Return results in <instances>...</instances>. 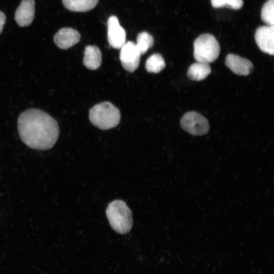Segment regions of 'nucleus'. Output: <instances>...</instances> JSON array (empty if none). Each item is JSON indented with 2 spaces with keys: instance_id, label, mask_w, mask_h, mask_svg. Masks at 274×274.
Masks as SVG:
<instances>
[{
  "instance_id": "nucleus-3",
  "label": "nucleus",
  "mask_w": 274,
  "mask_h": 274,
  "mask_svg": "<svg viewBox=\"0 0 274 274\" xmlns=\"http://www.w3.org/2000/svg\"><path fill=\"white\" fill-rule=\"evenodd\" d=\"M91 122L101 129H109L116 127L120 120L119 109L109 102L98 104L89 111Z\"/></svg>"
},
{
  "instance_id": "nucleus-18",
  "label": "nucleus",
  "mask_w": 274,
  "mask_h": 274,
  "mask_svg": "<svg viewBox=\"0 0 274 274\" xmlns=\"http://www.w3.org/2000/svg\"><path fill=\"white\" fill-rule=\"evenodd\" d=\"M212 6L216 8L225 6L232 9L237 10L243 5V0H211Z\"/></svg>"
},
{
  "instance_id": "nucleus-16",
  "label": "nucleus",
  "mask_w": 274,
  "mask_h": 274,
  "mask_svg": "<svg viewBox=\"0 0 274 274\" xmlns=\"http://www.w3.org/2000/svg\"><path fill=\"white\" fill-rule=\"evenodd\" d=\"M135 44L141 54H143L153 46L154 39L149 33L143 31L138 34Z\"/></svg>"
},
{
  "instance_id": "nucleus-10",
  "label": "nucleus",
  "mask_w": 274,
  "mask_h": 274,
  "mask_svg": "<svg viewBox=\"0 0 274 274\" xmlns=\"http://www.w3.org/2000/svg\"><path fill=\"white\" fill-rule=\"evenodd\" d=\"M80 40L79 32L72 28L65 27L59 30L54 36V42L59 48L67 49Z\"/></svg>"
},
{
  "instance_id": "nucleus-19",
  "label": "nucleus",
  "mask_w": 274,
  "mask_h": 274,
  "mask_svg": "<svg viewBox=\"0 0 274 274\" xmlns=\"http://www.w3.org/2000/svg\"><path fill=\"white\" fill-rule=\"evenodd\" d=\"M6 22V16L4 13L0 11V34L2 32Z\"/></svg>"
},
{
  "instance_id": "nucleus-11",
  "label": "nucleus",
  "mask_w": 274,
  "mask_h": 274,
  "mask_svg": "<svg viewBox=\"0 0 274 274\" xmlns=\"http://www.w3.org/2000/svg\"><path fill=\"white\" fill-rule=\"evenodd\" d=\"M35 14V1L22 0L17 8L15 19L20 26H26L33 21Z\"/></svg>"
},
{
  "instance_id": "nucleus-12",
  "label": "nucleus",
  "mask_w": 274,
  "mask_h": 274,
  "mask_svg": "<svg viewBox=\"0 0 274 274\" xmlns=\"http://www.w3.org/2000/svg\"><path fill=\"white\" fill-rule=\"evenodd\" d=\"M102 55L100 49L95 46L85 47L83 58V64L88 69L95 70L101 65Z\"/></svg>"
},
{
  "instance_id": "nucleus-17",
  "label": "nucleus",
  "mask_w": 274,
  "mask_h": 274,
  "mask_svg": "<svg viewBox=\"0 0 274 274\" xmlns=\"http://www.w3.org/2000/svg\"><path fill=\"white\" fill-rule=\"evenodd\" d=\"M261 18L267 25H274V0H268L263 6Z\"/></svg>"
},
{
  "instance_id": "nucleus-4",
  "label": "nucleus",
  "mask_w": 274,
  "mask_h": 274,
  "mask_svg": "<svg viewBox=\"0 0 274 274\" xmlns=\"http://www.w3.org/2000/svg\"><path fill=\"white\" fill-rule=\"evenodd\" d=\"M220 52L218 41L211 34L201 35L194 42L193 56L197 62H213L218 58Z\"/></svg>"
},
{
  "instance_id": "nucleus-15",
  "label": "nucleus",
  "mask_w": 274,
  "mask_h": 274,
  "mask_svg": "<svg viewBox=\"0 0 274 274\" xmlns=\"http://www.w3.org/2000/svg\"><path fill=\"white\" fill-rule=\"evenodd\" d=\"M165 66L164 60L158 53L153 54L147 60L145 68L148 72L158 73Z\"/></svg>"
},
{
  "instance_id": "nucleus-9",
  "label": "nucleus",
  "mask_w": 274,
  "mask_h": 274,
  "mask_svg": "<svg viewBox=\"0 0 274 274\" xmlns=\"http://www.w3.org/2000/svg\"><path fill=\"white\" fill-rule=\"evenodd\" d=\"M225 64L235 74L240 76L248 75L253 69L250 60L233 54L226 56Z\"/></svg>"
},
{
  "instance_id": "nucleus-13",
  "label": "nucleus",
  "mask_w": 274,
  "mask_h": 274,
  "mask_svg": "<svg viewBox=\"0 0 274 274\" xmlns=\"http://www.w3.org/2000/svg\"><path fill=\"white\" fill-rule=\"evenodd\" d=\"M209 63L197 62L191 64L187 71V76L191 80L199 81L204 80L211 73Z\"/></svg>"
},
{
  "instance_id": "nucleus-5",
  "label": "nucleus",
  "mask_w": 274,
  "mask_h": 274,
  "mask_svg": "<svg viewBox=\"0 0 274 274\" xmlns=\"http://www.w3.org/2000/svg\"><path fill=\"white\" fill-rule=\"evenodd\" d=\"M182 128L194 135H202L207 133L210 126L208 120L196 112H187L181 120Z\"/></svg>"
},
{
  "instance_id": "nucleus-7",
  "label": "nucleus",
  "mask_w": 274,
  "mask_h": 274,
  "mask_svg": "<svg viewBox=\"0 0 274 274\" xmlns=\"http://www.w3.org/2000/svg\"><path fill=\"white\" fill-rule=\"evenodd\" d=\"M107 39L110 46L115 49H120L126 42V31L120 25L117 17L110 16L107 22Z\"/></svg>"
},
{
  "instance_id": "nucleus-6",
  "label": "nucleus",
  "mask_w": 274,
  "mask_h": 274,
  "mask_svg": "<svg viewBox=\"0 0 274 274\" xmlns=\"http://www.w3.org/2000/svg\"><path fill=\"white\" fill-rule=\"evenodd\" d=\"M120 49V59L123 67L129 72H134L139 65L141 55L136 44L128 41Z\"/></svg>"
},
{
  "instance_id": "nucleus-1",
  "label": "nucleus",
  "mask_w": 274,
  "mask_h": 274,
  "mask_svg": "<svg viewBox=\"0 0 274 274\" xmlns=\"http://www.w3.org/2000/svg\"><path fill=\"white\" fill-rule=\"evenodd\" d=\"M17 123L21 140L32 149H50L58 138L59 130L57 121L40 109L25 110L19 116Z\"/></svg>"
},
{
  "instance_id": "nucleus-2",
  "label": "nucleus",
  "mask_w": 274,
  "mask_h": 274,
  "mask_svg": "<svg viewBox=\"0 0 274 274\" xmlns=\"http://www.w3.org/2000/svg\"><path fill=\"white\" fill-rule=\"evenodd\" d=\"M106 215L112 228L120 234H126L132 226V213L126 203L116 199L107 207Z\"/></svg>"
},
{
  "instance_id": "nucleus-8",
  "label": "nucleus",
  "mask_w": 274,
  "mask_h": 274,
  "mask_svg": "<svg viewBox=\"0 0 274 274\" xmlns=\"http://www.w3.org/2000/svg\"><path fill=\"white\" fill-rule=\"evenodd\" d=\"M255 39L257 46L262 52L273 55V26L266 25L258 27L255 32Z\"/></svg>"
},
{
  "instance_id": "nucleus-14",
  "label": "nucleus",
  "mask_w": 274,
  "mask_h": 274,
  "mask_svg": "<svg viewBox=\"0 0 274 274\" xmlns=\"http://www.w3.org/2000/svg\"><path fill=\"white\" fill-rule=\"evenodd\" d=\"M64 6L75 12H86L93 9L98 0H62Z\"/></svg>"
}]
</instances>
